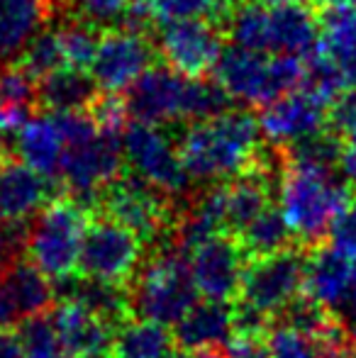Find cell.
<instances>
[{
	"mask_svg": "<svg viewBox=\"0 0 356 358\" xmlns=\"http://www.w3.org/2000/svg\"><path fill=\"white\" fill-rule=\"evenodd\" d=\"M0 285L8 292L10 302L20 317V324L24 320H32V317L49 315L57 305L54 280L47 273H42L27 256L13 261L0 271Z\"/></svg>",
	"mask_w": 356,
	"mask_h": 358,
	"instance_id": "21",
	"label": "cell"
},
{
	"mask_svg": "<svg viewBox=\"0 0 356 358\" xmlns=\"http://www.w3.org/2000/svg\"><path fill=\"white\" fill-rule=\"evenodd\" d=\"M3 156H5V154H3V151H0V159H3Z\"/></svg>",
	"mask_w": 356,
	"mask_h": 358,
	"instance_id": "46",
	"label": "cell"
},
{
	"mask_svg": "<svg viewBox=\"0 0 356 358\" xmlns=\"http://www.w3.org/2000/svg\"><path fill=\"white\" fill-rule=\"evenodd\" d=\"M176 336L159 322L127 317L115 329L110 358H180Z\"/></svg>",
	"mask_w": 356,
	"mask_h": 358,
	"instance_id": "25",
	"label": "cell"
},
{
	"mask_svg": "<svg viewBox=\"0 0 356 358\" xmlns=\"http://www.w3.org/2000/svg\"><path fill=\"white\" fill-rule=\"evenodd\" d=\"M176 210V200L154 188L152 183L134 173H120L98 193L93 213L120 222L154 249L171 241Z\"/></svg>",
	"mask_w": 356,
	"mask_h": 358,
	"instance_id": "6",
	"label": "cell"
},
{
	"mask_svg": "<svg viewBox=\"0 0 356 358\" xmlns=\"http://www.w3.org/2000/svg\"><path fill=\"white\" fill-rule=\"evenodd\" d=\"M54 15L49 0H0V64H15Z\"/></svg>",
	"mask_w": 356,
	"mask_h": 358,
	"instance_id": "22",
	"label": "cell"
},
{
	"mask_svg": "<svg viewBox=\"0 0 356 358\" xmlns=\"http://www.w3.org/2000/svg\"><path fill=\"white\" fill-rule=\"evenodd\" d=\"M232 5L227 0H154L159 22L185 17H210L222 24Z\"/></svg>",
	"mask_w": 356,
	"mask_h": 358,
	"instance_id": "35",
	"label": "cell"
},
{
	"mask_svg": "<svg viewBox=\"0 0 356 358\" xmlns=\"http://www.w3.org/2000/svg\"><path fill=\"white\" fill-rule=\"evenodd\" d=\"M313 8H354L356 10V0H310Z\"/></svg>",
	"mask_w": 356,
	"mask_h": 358,
	"instance_id": "43",
	"label": "cell"
},
{
	"mask_svg": "<svg viewBox=\"0 0 356 358\" xmlns=\"http://www.w3.org/2000/svg\"><path fill=\"white\" fill-rule=\"evenodd\" d=\"M0 358H24L17 334H10L8 329H0Z\"/></svg>",
	"mask_w": 356,
	"mask_h": 358,
	"instance_id": "41",
	"label": "cell"
},
{
	"mask_svg": "<svg viewBox=\"0 0 356 358\" xmlns=\"http://www.w3.org/2000/svg\"><path fill=\"white\" fill-rule=\"evenodd\" d=\"M124 164L134 176L152 183L173 200H183L190 193V176L180 159L178 144L154 124L132 122L122 132Z\"/></svg>",
	"mask_w": 356,
	"mask_h": 358,
	"instance_id": "9",
	"label": "cell"
},
{
	"mask_svg": "<svg viewBox=\"0 0 356 358\" xmlns=\"http://www.w3.org/2000/svg\"><path fill=\"white\" fill-rule=\"evenodd\" d=\"M64 149H66V142H64L62 129L54 122L52 113L29 117L10 142V154L54 180H59Z\"/></svg>",
	"mask_w": 356,
	"mask_h": 358,
	"instance_id": "20",
	"label": "cell"
},
{
	"mask_svg": "<svg viewBox=\"0 0 356 358\" xmlns=\"http://www.w3.org/2000/svg\"><path fill=\"white\" fill-rule=\"evenodd\" d=\"M185 85H188V76L173 71L166 64L147 69L124 95L129 117L134 122L154 124V127L183 120Z\"/></svg>",
	"mask_w": 356,
	"mask_h": 358,
	"instance_id": "14",
	"label": "cell"
},
{
	"mask_svg": "<svg viewBox=\"0 0 356 358\" xmlns=\"http://www.w3.org/2000/svg\"><path fill=\"white\" fill-rule=\"evenodd\" d=\"M329 127L342 137L344 144L356 149V90H347L332 103Z\"/></svg>",
	"mask_w": 356,
	"mask_h": 358,
	"instance_id": "39",
	"label": "cell"
},
{
	"mask_svg": "<svg viewBox=\"0 0 356 358\" xmlns=\"http://www.w3.org/2000/svg\"><path fill=\"white\" fill-rule=\"evenodd\" d=\"M227 358H271L266 336H244L234 334L227 346Z\"/></svg>",
	"mask_w": 356,
	"mask_h": 358,
	"instance_id": "40",
	"label": "cell"
},
{
	"mask_svg": "<svg viewBox=\"0 0 356 358\" xmlns=\"http://www.w3.org/2000/svg\"><path fill=\"white\" fill-rule=\"evenodd\" d=\"M262 124L249 110L193 122L178 137L183 166L193 183H220L244 173L262 149Z\"/></svg>",
	"mask_w": 356,
	"mask_h": 358,
	"instance_id": "1",
	"label": "cell"
},
{
	"mask_svg": "<svg viewBox=\"0 0 356 358\" xmlns=\"http://www.w3.org/2000/svg\"><path fill=\"white\" fill-rule=\"evenodd\" d=\"M322 52L318 8L303 0H273L266 5V54L308 62Z\"/></svg>",
	"mask_w": 356,
	"mask_h": 358,
	"instance_id": "15",
	"label": "cell"
},
{
	"mask_svg": "<svg viewBox=\"0 0 356 358\" xmlns=\"http://www.w3.org/2000/svg\"><path fill=\"white\" fill-rule=\"evenodd\" d=\"M213 76L234 100L249 108H266L269 103L303 85L305 62L229 44L220 54Z\"/></svg>",
	"mask_w": 356,
	"mask_h": 358,
	"instance_id": "4",
	"label": "cell"
},
{
	"mask_svg": "<svg viewBox=\"0 0 356 358\" xmlns=\"http://www.w3.org/2000/svg\"><path fill=\"white\" fill-rule=\"evenodd\" d=\"M195 287L208 300L234 302L242 292L249 256L232 234H213L188 256Z\"/></svg>",
	"mask_w": 356,
	"mask_h": 358,
	"instance_id": "13",
	"label": "cell"
},
{
	"mask_svg": "<svg viewBox=\"0 0 356 358\" xmlns=\"http://www.w3.org/2000/svg\"><path fill=\"white\" fill-rule=\"evenodd\" d=\"M305 246H290L278 254L249 259L244 271L242 292L237 300L276 317L293 297L305 287V266H308Z\"/></svg>",
	"mask_w": 356,
	"mask_h": 358,
	"instance_id": "11",
	"label": "cell"
},
{
	"mask_svg": "<svg viewBox=\"0 0 356 358\" xmlns=\"http://www.w3.org/2000/svg\"><path fill=\"white\" fill-rule=\"evenodd\" d=\"M339 358H356V346H352V349H349L347 354H342Z\"/></svg>",
	"mask_w": 356,
	"mask_h": 358,
	"instance_id": "45",
	"label": "cell"
},
{
	"mask_svg": "<svg viewBox=\"0 0 356 358\" xmlns=\"http://www.w3.org/2000/svg\"><path fill=\"white\" fill-rule=\"evenodd\" d=\"M303 88L318 93L322 100H327L329 105L339 98V95L347 93L349 80L347 76L342 73V69L332 62L325 52L315 54L305 62V80Z\"/></svg>",
	"mask_w": 356,
	"mask_h": 358,
	"instance_id": "34",
	"label": "cell"
},
{
	"mask_svg": "<svg viewBox=\"0 0 356 358\" xmlns=\"http://www.w3.org/2000/svg\"><path fill=\"white\" fill-rule=\"evenodd\" d=\"M127 292L132 317L164 327H176L200 295L190 273L188 254L171 241L154 246L137 275L127 283Z\"/></svg>",
	"mask_w": 356,
	"mask_h": 358,
	"instance_id": "3",
	"label": "cell"
},
{
	"mask_svg": "<svg viewBox=\"0 0 356 358\" xmlns=\"http://www.w3.org/2000/svg\"><path fill=\"white\" fill-rule=\"evenodd\" d=\"M17 339L22 346L24 358H66L62 341H59L57 327L52 315H39L32 320H24L17 327Z\"/></svg>",
	"mask_w": 356,
	"mask_h": 358,
	"instance_id": "32",
	"label": "cell"
},
{
	"mask_svg": "<svg viewBox=\"0 0 356 358\" xmlns=\"http://www.w3.org/2000/svg\"><path fill=\"white\" fill-rule=\"evenodd\" d=\"M64 185L47 178L17 156L0 159V220H29L37 217L52 203L64 195Z\"/></svg>",
	"mask_w": 356,
	"mask_h": 358,
	"instance_id": "17",
	"label": "cell"
},
{
	"mask_svg": "<svg viewBox=\"0 0 356 358\" xmlns=\"http://www.w3.org/2000/svg\"><path fill=\"white\" fill-rule=\"evenodd\" d=\"M17 64L24 69L32 78H44L57 69L66 66V59H64V49L59 42L57 27L54 29H42L37 37L29 42V47L22 52V57L17 59Z\"/></svg>",
	"mask_w": 356,
	"mask_h": 358,
	"instance_id": "33",
	"label": "cell"
},
{
	"mask_svg": "<svg viewBox=\"0 0 356 358\" xmlns=\"http://www.w3.org/2000/svg\"><path fill=\"white\" fill-rule=\"evenodd\" d=\"M98 29L100 27L76 17V15H66V20H62V24L57 27V34H59V42H62L66 66L90 69L95 49H98L100 42V34H103Z\"/></svg>",
	"mask_w": 356,
	"mask_h": 358,
	"instance_id": "30",
	"label": "cell"
},
{
	"mask_svg": "<svg viewBox=\"0 0 356 358\" xmlns=\"http://www.w3.org/2000/svg\"><path fill=\"white\" fill-rule=\"evenodd\" d=\"M122 134L95 127L81 139L66 144L59 183L93 213L98 193L122 173Z\"/></svg>",
	"mask_w": 356,
	"mask_h": 358,
	"instance_id": "7",
	"label": "cell"
},
{
	"mask_svg": "<svg viewBox=\"0 0 356 358\" xmlns=\"http://www.w3.org/2000/svg\"><path fill=\"white\" fill-rule=\"evenodd\" d=\"M132 0H69V15L86 20L95 27H118Z\"/></svg>",
	"mask_w": 356,
	"mask_h": 358,
	"instance_id": "37",
	"label": "cell"
},
{
	"mask_svg": "<svg viewBox=\"0 0 356 358\" xmlns=\"http://www.w3.org/2000/svg\"><path fill=\"white\" fill-rule=\"evenodd\" d=\"M354 261L334 251L329 244H320L308 251V266H305V292L322 302L329 310H337L339 302L347 295L349 280H352Z\"/></svg>",
	"mask_w": 356,
	"mask_h": 358,
	"instance_id": "23",
	"label": "cell"
},
{
	"mask_svg": "<svg viewBox=\"0 0 356 358\" xmlns=\"http://www.w3.org/2000/svg\"><path fill=\"white\" fill-rule=\"evenodd\" d=\"M90 210L69 193L54 198L32 222L27 259L52 280L78 273Z\"/></svg>",
	"mask_w": 356,
	"mask_h": 358,
	"instance_id": "5",
	"label": "cell"
},
{
	"mask_svg": "<svg viewBox=\"0 0 356 358\" xmlns=\"http://www.w3.org/2000/svg\"><path fill=\"white\" fill-rule=\"evenodd\" d=\"M237 241L242 244L249 259H262V256H271L290 249V246H298V239H295L283 210L273 208V205L264 208L254 217L237 234Z\"/></svg>",
	"mask_w": 356,
	"mask_h": 358,
	"instance_id": "26",
	"label": "cell"
},
{
	"mask_svg": "<svg viewBox=\"0 0 356 358\" xmlns=\"http://www.w3.org/2000/svg\"><path fill=\"white\" fill-rule=\"evenodd\" d=\"M327 244L342 256L356 261V195L334 215L327 229Z\"/></svg>",
	"mask_w": 356,
	"mask_h": 358,
	"instance_id": "38",
	"label": "cell"
},
{
	"mask_svg": "<svg viewBox=\"0 0 356 358\" xmlns=\"http://www.w3.org/2000/svg\"><path fill=\"white\" fill-rule=\"evenodd\" d=\"M144 261V241L110 217L93 213L83 234L78 273L127 285Z\"/></svg>",
	"mask_w": 356,
	"mask_h": 358,
	"instance_id": "8",
	"label": "cell"
},
{
	"mask_svg": "<svg viewBox=\"0 0 356 358\" xmlns=\"http://www.w3.org/2000/svg\"><path fill=\"white\" fill-rule=\"evenodd\" d=\"M234 110V98L218 83L215 78H188L185 85V103H183V120L205 122V120L220 117V115Z\"/></svg>",
	"mask_w": 356,
	"mask_h": 358,
	"instance_id": "29",
	"label": "cell"
},
{
	"mask_svg": "<svg viewBox=\"0 0 356 358\" xmlns=\"http://www.w3.org/2000/svg\"><path fill=\"white\" fill-rule=\"evenodd\" d=\"M59 341L71 358H110L115 327L76 302H57L49 312Z\"/></svg>",
	"mask_w": 356,
	"mask_h": 358,
	"instance_id": "18",
	"label": "cell"
},
{
	"mask_svg": "<svg viewBox=\"0 0 356 358\" xmlns=\"http://www.w3.org/2000/svg\"><path fill=\"white\" fill-rule=\"evenodd\" d=\"M98 95V83L86 69L64 66L37 80V105H42L49 113L88 110Z\"/></svg>",
	"mask_w": 356,
	"mask_h": 358,
	"instance_id": "24",
	"label": "cell"
},
{
	"mask_svg": "<svg viewBox=\"0 0 356 358\" xmlns=\"http://www.w3.org/2000/svg\"><path fill=\"white\" fill-rule=\"evenodd\" d=\"M273 322L276 324L290 327V329L300 331V334L313 336V339H320V336L329 329V324L334 322V312L305 292V295L293 297V300L273 317Z\"/></svg>",
	"mask_w": 356,
	"mask_h": 358,
	"instance_id": "31",
	"label": "cell"
},
{
	"mask_svg": "<svg viewBox=\"0 0 356 358\" xmlns=\"http://www.w3.org/2000/svg\"><path fill=\"white\" fill-rule=\"evenodd\" d=\"M356 195L347 180L337 178V171L310 169L285 161L278 188V205L293 229L295 239L305 249L325 244L334 215Z\"/></svg>",
	"mask_w": 356,
	"mask_h": 358,
	"instance_id": "2",
	"label": "cell"
},
{
	"mask_svg": "<svg viewBox=\"0 0 356 358\" xmlns=\"http://www.w3.org/2000/svg\"><path fill=\"white\" fill-rule=\"evenodd\" d=\"M159 57L154 39L149 34H139L132 29L110 27L100 34L95 49L90 76L98 83L100 93H122L147 69L154 66Z\"/></svg>",
	"mask_w": 356,
	"mask_h": 358,
	"instance_id": "12",
	"label": "cell"
},
{
	"mask_svg": "<svg viewBox=\"0 0 356 358\" xmlns=\"http://www.w3.org/2000/svg\"><path fill=\"white\" fill-rule=\"evenodd\" d=\"M180 358H227L220 354V349H203V351H183Z\"/></svg>",
	"mask_w": 356,
	"mask_h": 358,
	"instance_id": "44",
	"label": "cell"
},
{
	"mask_svg": "<svg viewBox=\"0 0 356 358\" xmlns=\"http://www.w3.org/2000/svg\"><path fill=\"white\" fill-rule=\"evenodd\" d=\"M322 24V52L342 69L349 85L356 83V10L325 8L320 15Z\"/></svg>",
	"mask_w": 356,
	"mask_h": 358,
	"instance_id": "27",
	"label": "cell"
},
{
	"mask_svg": "<svg viewBox=\"0 0 356 358\" xmlns=\"http://www.w3.org/2000/svg\"><path fill=\"white\" fill-rule=\"evenodd\" d=\"M288 164L310 166V169L337 171L344 156V142L332 127H325L320 132H313L303 139H295L288 146H280Z\"/></svg>",
	"mask_w": 356,
	"mask_h": 358,
	"instance_id": "28",
	"label": "cell"
},
{
	"mask_svg": "<svg viewBox=\"0 0 356 358\" xmlns=\"http://www.w3.org/2000/svg\"><path fill=\"white\" fill-rule=\"evenodd\" d=\"M339 171H342V178L356 190V149H352V146H349V149H344Z\"/></svg>",
	"mask_w": 356,
	"mask_h": 358,
	"instance_id": "42",
	"label": "cell"
},
{
	"mask_svg": "<svg viewBox=\"0 0 356 358\" xmlns=\"http://www.w3.org/2000/svg\"><path fill=\"white\" fill-rule=\"evenodd\" d=\"M154 47L173 71L200 78L213 71L225 49V29L210 17H185L159 22L152 32Z\"/></svg>",
	"mask_w": 356,
	"mask_h": 358,
	"instance_id": "10",
	"label": "cell"
},
{
	"mask_svg": "<svg viewBox=\"0 0 356 358\" xmlns=\"http://www.w3.org/2000/svg\"><path fill=\"white\" fill-rule=\"evenodd\" d=\"M271 358H325L320 344L308 334L283 324H271L266 334Z\"/></svg>",
	"mask_w": 356,
	"mask_h": 358,
	"instance_id": "36",
	"label": "cell"
},
{
	"mask_svg": "<svg viewBox=\"0 0 356 358\" xmlns=\"http://www.w3.org/2000/svg\"><path fill=\"white\" fill-rule=\"evenodd\" d=\"M329 108L332 105L327 100L300 85L262 110L259 115L262 134L269 139V144L288 146L295 139H303L327 127Z\"/></svg>",
	"mask_w": 356,
	"mask_h": 358,
	"instance_id": "16",
	"label": "cell"
},
{
	"mask_svg": "<svg viewBox=\"0 0 356 358\" xmlns=\"http://www.w3.org/2000/svg\"><path fill=\"white\" fill-rule=\"evenodd\" d=\"M180 351H203L227 346L234 336V302L198 300L173 327Z\"/></svg>",
	"mask_w": 356,
	"mask_h": 358,
	"instance_id": "19",
	"label": "cell"
}]
</instances>
